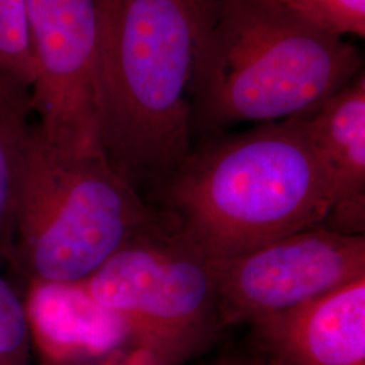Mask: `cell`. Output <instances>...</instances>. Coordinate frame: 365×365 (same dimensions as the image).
<instances>
[{
  "instance_id": "1",
  "label": "cell",
  "mask_w": 365,
  "mask_h": 365,
  "mask_svg": "<svg viewBox=\"0 0 365 365\" xmlns=\"http://www.w3.org/2000/svg\"><path fill=\"white\" fill-rule=\"evenodd\" d=\"M163 188L168 226L214 260L321 225L334 205L331 176L304 117L205 143Z\"/></svg>"
},
{
  "instance_id": "2",
  "label": "cell",
  "mask_w": 365,
  "mask_h": 365,
  "mask_svg": "<svg viewBox=\"0 0 365 365\" xmlns=\"http://www.w3.org/2000/svg\"><path fill=\"white\" fill-rule=\"evenodd\" d=\"M363 69V56L271 0L196 4L192 130L307 117Z\"/></svg>"
},
{
  "instance_id": "3",
  "label": "cell",
  "mask_w": 365,
  "mask_h": 365,
  "mask_svg": "<svg viewBox=\"0 0 365 365\" xmlns=\"http://www.w3.org/2000/svg\"><path fill=\"white\" fill-rule=\"evenodd\" d=\"M95 115L101 150L135 188L167 182L194 149L196 4L99 0Z\"/></svg>"
},
{
  "instance_id": "4",
  "label": "cell",
  "mask_w": 365,
  "mask_h": 365,
  "mask_svg": "<svg viewBox=\"0 0 365 365\" xmlns=\"http://www.w3.org/2000/svg\"><path fill=\"white\" fill-rule=\"evenodd\" d=\"M163 225L102 153L57 148L33 125L6 260L25 287L78 283L133 238Z\"/></svg>"
},
{
  "instance_id": "5",
  "label": "cell",
  "mask_w": 365,
  "mask_h": 365,
  "mask_svg": "<svg viewBox=\"0 0 365 365\" xmlns=\"http://www.w3.org/2000/svg\"><path fill=\"white\" fill-rule=\"evenodd\" d=\"M75 284L117 317L131 346L172 365L206 349L222 327L214 261L167 222L133 238Z\"/></svg>"
},
{
  "instance_id": "6",
  "label": "cell",
  "mask_w": 365,
  "mask_h": 365,
  "mask_svg": "<svg viewBox=\"0 0 365 365\" xmlns=\"http://www.w3.org/2000/svg\"><path fill=\"white\" fill-rule=\"evenodd\" d=\"M212 261L222 327L253 324L364 277L365 238L321 223Z\"/></svg>"
},
{
  "instance_id": "7",
  "label": "cell",
  "mask_w": 365,
  "mask_h": 365,
  "mask_svg": "<svg viewBox=\"0 0 365 365\" xmlns=\"http://www.w3.org/2000/svg\"><path fill=\"white\" fill-rule=\"evenodd\" d=\"M26 9L36 69L30 105L37 129L57 148L102 153L95 115L99 0H26Z\"/></svg>"
},
{
  "instance_id": "8",
  "label": "cell",
  "mask_w": 365,
  "mask_h": 365,
  "mask_svg": "<svg viewBox=\"0 0 365 365\" xmlns=\"http://www.w3.org/2000/svg\"><path fill=\"white\" fill-rule=\"evenodd\" d=\"M252 325L272 365H365V276Z\"/></svg>"
},
{
  "instance_id": "9",
  "label": "cell",
  "mask_w": 365,
  "mask_h": 365,
  "mask_svg": "<svg viewBox=\"0 0 365 365\" xmlns=\"http://www.w3.org/2000/svg\"><path fill=\"white\" fill-rule=\"evenodd\" d=\"M24 294L33 348L42 365L105 360L130 342L117 317L76 284H30Z\"/></svg>"
},
{
  "instance_id": "10",
  "label": "cell",
  "mask_w": 365,
  "mask_h": 365,
  "mask_svg": "<svg viewBox=\"0 0 365 365\" xmlns=\"http://www.w3.org/2000/svg\"><path fill=\"white\" fill-rule=\"evenodd\" d=\"M304 119L334 187V205L324 225L345 235H364V72Z\"/></svg>"
},
{
  "instance_id": "11",
  "label": "cell",
  "mask_w": 365,
  "mask_h": 365,
  "mask_svg": "<svg viewBox=\"0 0 365 365\" xmlns=\"http://www.w3.org/2000/svg\"><path fill=\"white\" fill-rule=\"evenodd\" d=\"M30 99L0 91V260H7L18 185L33 130Z\"/></svg>"
},
{
  "instance_id": "12",
  "label": "cell",
  "mask_w": 365,
  "mask_h": 365,
  "mask_svg": "<svg viewBox=\"0 0 365 365\" xmlns=\"http://www.w3.org/2000/svg\"><path fill=\"white\" fill-rule=\"evenodd\" d=\"M34 78L26 0H0V91L30 99Z\"/></svg>"
},
{
  "instance_id": "13",
  "label": "cell",
  "mask_w": 365,
  "mask_h": 365,
  "mask_svg": "<svg viewBox=\"0 0 365 365\" xmlns=\"http://www.w3.org/2000/svg\"><path fill=\"white\" fill-rule=\"evenodd\" d=\"M3 265L0 260V365H36L25 294Z\"/></svg>"
},
{
  "instance_id": "14",
  "label": "cell",
  "mask_w": 365,
  "mask_h": 365,
  "mask_svg": "<svg viewBox=\"0 0 365 365\" xmlns=\"http://www.w3.org/2000/svg\"><path fill=\"white\" fill-rule=\"evenodd\" d=\"M330 34L365 36V0H271Z\"/></svg>"
},
{
  "instance_id": "15",
  "label": "cell",
  "mask_w": 365,
  "mask_h": 365,
  "mask_svg": "<svg viewBox=\"0 0 365 365\" xmlns=\"http://www.w3.org/2000/svg\"><path fill=\"white\" fill-rule=\"evenodd\" d=\"M92 365H172L165 360L157 357L155 353L141 348H134L130 351H118L106 357L101 363Z\"/></svg>"
},
{
  "instance_id": "16",
  "label": "cell",
  "mask_w": 365,
  "mask_h": 365,
  "mask_svg": "<svg viewBox=\"0 0 365 365\" xmlns=\"http://www.w3.org/2000/svg\"><path fill=\"white\" fill-rule=\"evenodd\" d=\"M182 1L190 3V4H200V3H203V1H206V0H182Z\"/></svg>"
}]
</instances>
